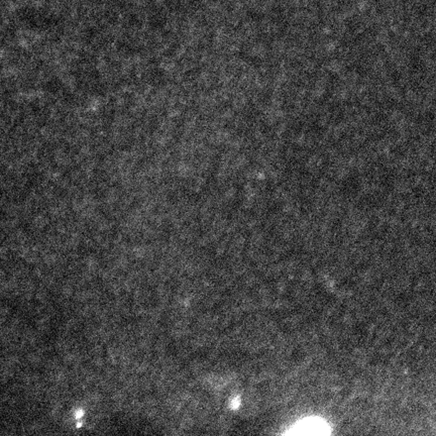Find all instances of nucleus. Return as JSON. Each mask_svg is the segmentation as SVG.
Instances as JSON below:
<instances>
[{
    "mask_svg": "<svg viewBox=\"0 0 436 436\" xmlns=\"http://www.w3.org/2000/svg\"><path fill=\"white\" fill-rule=\"evenodd\" d=\"M324 424L323 423H311V422H306L303 425H298V427H296V430L294 433L297 434H322L324 433Z\"/></svg>",
    "mask_w": 436,
    "mask_h": 436,
    "instance_id": "1",
    "label": "nucleus"
}]
</instances>
